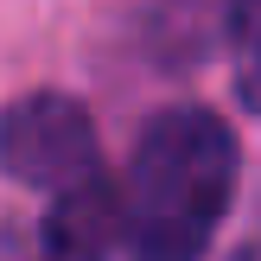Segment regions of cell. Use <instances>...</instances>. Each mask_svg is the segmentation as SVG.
<instances>
[{
	"label": "cell",
	"instance_id": "obj_1",
	"mask_svg": "<svg viewBox=\"0 0 261 261\" xmlns=\"http://www.w3.org/2000/svg\"><path fill=\"white\" fill-rule=\"evenodd\" d=\"M236 191V140L211 109H166L134 140L121 236L134 261H198Z\"/></svg>",
	"mask_w": 261,
	"mask_h": 261
},
{
	"label": "cell",
	"instance_id": "obj_2",
	"mask_svg": "<svg viewBox=\"0 0 261 261\" xmlns=\"http://www.w3.org/2000/svg\"><path fill=\"white\" fill-rule=\"evenodd\" d=\"M0 172L13 185L51 191V198L96 185V127H89L83 102L58 96V89H32V96L7 102L0 109Z\"/></svg>",
	"mask_w": 261,
	"mask_h": 261
},
{
	"label": "cell",
	"instance_id": "obj_4",
	"mask_svg": "<svg viewBox=\"0 0 261 261\" xmlns=\"http://www.w3.org/2000/svg\"><path fill=\"white\" fill-rule=\"evenodd\" d=\"M32 261H89V255H76V249H64V242H51L45 229H38V255Z\"/></svg>",
	"mask_w": 261,
	"mask_h": 261
},
{
	"label": "cell",
	"instance_id": "obj_3",
	"mask_svg": "<svg viewBox=\"0 0 261 261\" xmlns=\"http://www.w3.org/2000/svg\"><path fill=\"white\" fill-rule=\"evenodd\" d=\"M229 58H236V89L249 109H261V0L229 7Z\"/></svg>",
	"mask_w": 261,
	"mask_h": 261
}]
</instances>
